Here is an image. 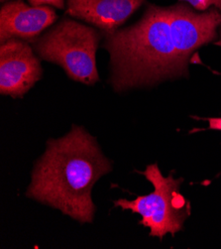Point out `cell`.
Returning <instances> with one entry per match:
<instances>
[{"label": "cell", "instance_id": "cell-1", "mask_svg": "<svg viewBox=\"0 0 221 249\" xmlns=\"http://www.w3.org/2000/svg\"><path fill=\"white\" fill-rule=\"evenodd\" d=\"M112 170L94 137L73 125L58 139H50L37 161L26 196L61 211L81 223H91L95 206L92 188Z\"/></svg>", "mask_w": 221, "mask_h": 249}, {"label": "cell", "instance_id": "cell-2", "mask_svg": "<svg viewBox=\"0 0 221 249\" xmlns=\"http://www.w3.org/2000/svg\"><path fill=\"white\" fill-rule=\"evenodd\" d=\"M104 48L110 56L109 82L118 92L188 77V64L171 36L168 7L148 5L132 26L105 33Z\"/></svg>", "mask_w": 221, "mask_h": 249}, {"label": "cell", "instance_id": "cell-3", "mask_svg": "<svg viewBox=\"0 0 221 249\" xmlns=\"http://www.w3.org/2000/svg\"><path fill=\"white\" fill-rule=\"evenodd\" d=\"M101 38L95 28L65 18L32 45L42 60L62 67L70 80L94 85L100 81L95 55Z\"/></svg>", "mask_w": 221, "mask_h": 249}, {"label": "cell", "instance_id": "cell-4", "mask_svg": "<svg viewBox=\"0 0 221 249\" xmlns=\"http://www.w3.org/2000/svg\"><path fill=\"white\" fill-rule=\"evenodd\" d=\"M141 174L153 185L154 191L133 201L119 198L114 201V207L140 214V225L150 230L151 236L163 239L168 233L175 235L183 230L191 210L189 201L180 191L184 179H175L174 171L168 177L163 176L157 163L148 165Z\"/></svg>", "mask_w": 221, "mask_h": 249}, {"label": "cell", "instance_id": "cell-5", "mask_svg": "<svg viewBox=\"0 0 221 249\" xmlns=\"http://www.w3.org/2000/svg\"><path fill=\"white\" fill-rule=\"evenodd\" d=\"M168 11L176 49L182 60L188 64L196 50L216 39L221 12L213 7L198 13L183 2L168 7Z\"/></svg>", "mask_w": 221, "mask_h": 249}, {"label": "cell", "instance_id": "cell-6", "mask_svg": "<svg viewBox=\"0 0 221 249\" xmlns=\"http://www.w3.org/2000/svg\"><path fill=\"white\" fill-rule=\"evenodd\" d=\"M33 47L21 39H11L0 47V93L23 97L40 81L43 70Z\"/></svg>", "mask_w": 221, "mask_h": 249}, {"label": "cell", "instance_id": "cell-7", "mask_svg": "<svg viewBox=\"0 0 221 249\" xmlns=\"http://www.w3.org/2000/svg\"><path fill=\"white\" fill-rule=\"evenodd\" d=\"M57 18L51 6H29L21 0L8 1L0 10V43L11 39L34 40Z\"/></svg>", "mask_w": 221, "mask_h": 249}, {"label": "cell", "instance_id": "cell-8", "mask_svg": "<svg viewBox=\"0 0 221 249\" xmlns=\"http://www.w3.org/2000/svg\"><path fill=\"white\" fill-rule=\"evenodd\" d=\"M143 2L144 0H66L67 14L105 33L117 30Z\"/></svg>", "mask_w": 221, "mask_h": 249}, {"label": "cell", "instance_id": "cell-9", "mask_svg": "<svg viewBox=\"0 0 221 249\" xmlns=\"http://www.w3.org/2000/svg\"><path fill=\"white\" fill-rule=\"evenodd\" d=\"M180 1L187 2L198 11H206L211 6H214L221 11V0H180Z\"/></svg>", "mask_w": 221, "mask_h": 249}, {"label": "cell", "instance_id": "cell-10", "mask_svg": "<svg viewBox=\"0 0 221 249\" xmlns=\"http://www.w3.org/2000/svg\"><path fill=\"white\" fill-rule=\"evenodd\" d=\"M28 1L30 2V5H33V6L50 5L58 9H64L66 0H28Z\"/></svg>", "mask_w": 221, "mask_h": 249}, {"label": "cell", "instance_id": "cell-11", "mask_svg": "<svg viewBox=\"0 0 221 249\" xmlns=\"http://www.w3.org/2000/svg\"><path fill=\"white\" fill-rule=\"evenodd\" d=\"M209 126L208 128L211 130H218L221 131V117H213V118H207Z\"/></svg>", "mask_w": 221, "mask_h": 249}, {"label": "cell", "instance_id": "cell-12", "mask_svg": "<svg viewBox=\"0 0 221 249\" xmlns=\"http://www.w3.org/2000/svg\"><path fill=\"white\" fill-rule=\"evenodd\" d=\"M214 44H215L216 46H219V47H221V31H220V39H219V41H216Z\"/></svg>", "mask_w": 221, "mask_h": 249}, {"label": "cell", "instance_id": "cell-13", "mask_svg": "<svg viewBox=\"0 0 221 249\" xmlns=\"http://www.w3.org/2000/svg\"><path fill=\"white\" fill-rule=\"evenodd\" d=\"M1 1H2V2H5V1H8V0H1Z\"/></svg>", "mask_w": 221, "mask_h": 249}]
</instances>
